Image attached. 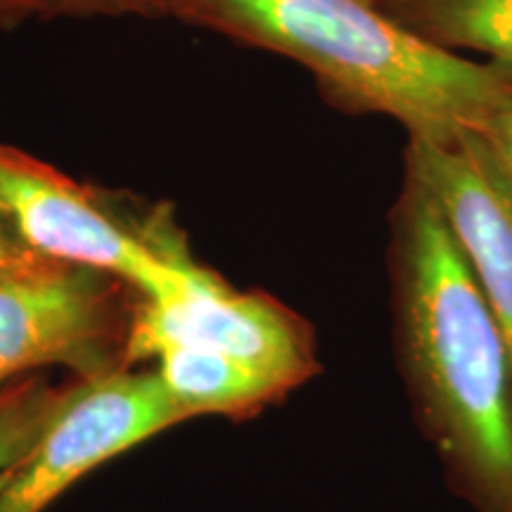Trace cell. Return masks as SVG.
Listing matches in <instances>:
<instances>
[{
    "instance_id": "6da1fadb",
    "label": "cell",
    "mask_w": 512,
    "mask_h": 512,
    "mask_svg": "<svg viewBox=\"0 0 512 512\" xmlns=\"http://www.w3.org/2000/svg\"><path fill=\"white\" fill-rule=\"evenodd\" d=\"M394 349L408 403L472 512H512V356L432 197L406 176L392 216Z\"/></svg>"
},
{
    "instance_id": "7a4b0ae2",
    "label": "cell",
    "mask_w": 512,
    "mask_h": 512,
    "mask_svg": "<svg viewBox=\"0 0 512 512\" xmlns=\"http://www.w3.org/2000/svg\"><path fill=\"white\" fill-rule=\"evenodd\" d=\"M197 15L302 62L339 105L387 114L411 138L477 131L512 93V74L456 55L373 0H207Z\"/></svg>"
},
{
    "instance_id": "3957f363",
    "label": "cell",
    "mask_w": 512,
    "mask_h": 512,
    "mask_svg": "<svg viewBox=\"0 0 512 512\" xmlns=\"http://www.w3.org/2000/svg\"><path fill=\"white\" fill-rule=\"evenodd\" d=\"M0 214L31 254L117 275L143 299L176 297L197 268L171 230L140 238L86 188L10 147H0Z\"/></svg>"
},
{
    "instance_id": "277c9868",
    "label": "cell",
    "mask_w": 512,
    "mask_h": 512,
    "mask_svg": "<svg viewBox=\"0 0 512 512\" xmlns=\"http://www.w3.org/2000/svg\"><path fill=\"white\" fill-rule=\"evenodd\" d=\"M164 349H192L252 366L287 389L320 373L313 332L268 294L240 292L197 264L181 292L143 299L128 323L124 368Z\"/></svg>"
},
{
    "instance_id": "5b68a950",
    "label": "cell",
    "mask_w": 512,
    "mask_h": 512,
    "mask_svg": "<svg viewBox=\"0 0 512 512\" xmlns=\"http://www.w3.org/2000/svg\"><path fill=\"white\" fill-rule=\"evenodd\" d=\"M183 420L157 373L117 370L79 382L27 456L0 477V512H43L86 472Z\"/></svg>"
},
{
    "instance_id": "8992f818",
    "label": "cell",
    "mask_w": 512,
    "mask_h": 512,
    "mask_svg": "<svg viewBox=\"0 0 512 512\" xmlns=\"http://www.w3.org/2000/svg\"><path fill=\"white\" fill-rule=\"evenodd\" d=\"M105 273L27 254L0 273V368L5 377L67 366L81 380L124 368Z\"/></svg>"
},
{
    "instance_id": "52a82bcc",
    "label": "cell",
    "mask_w": 512,
    "mask_h": 512,
    "mask_svg": "<svg viewBox=\"0 0 512 512\" xmlns=\"http://www.w3.org/2000/svg\"><path fill=\"white\" fill-rule=\"evenodd\" d=\"M408 176L432 197L512 356V181L477 131L411 138Z\"/></svg>"
},
{
    "instance_id": "ba28073f",
    "label": "cell",
    "mask_w": 512,
    "mask_h": 512,
    "mask_svg": "<svg viewBox=\"0 0 512 512\" xmlns=\"http://www.w3.org/2000/svg\"><path fill=\"white\" fill-rule=\"evenodd\" d=\"M155 358L159 380L188 420L247 418L290 394L283 382L233 358L192 349H164Z\"/></svg>"
},
{
    "instance_id": "9c48e42d",
    "label": "cell",
    "mask_w": 512,
    "mask_h": 512,
    "mask_svg": "<svg viewBox=\"0 0 512 512\" xmlns=\"http://www.w3.org/2000/svg\"><path fill=\"white\" fill-rule=\"evenodd\" d=\"M387 15L446 50H475L512 74V0H387Z\"/></svg>"
},
{
    "instance_id": "30bf717a",
    "label": "cell",
    "mask_w": 512,
    "mask_h": 512,
    "mask_svg": "<svg viewBox=\"0 0 512 512\" xmlns=\"http://www.w3.org/2000/svg\"><path fill=\"white\" fill-rule=\"evenodd\" d=\"M69 389L24 382L0 392V477L27 456L38 437L46 432L50 420L67 401Z\"/></svg>"
},
{
    "instance_id": "8fae6325",
    "label": "cell",
    "mask_w": 512,
    "mask_h": 512,
    "mask_svg": "<svg viewBox=\"0 0 512 512\" xmlns=\"http://www.w3.org/2000/svg\"><path fill=\"white\" fill-rule=\"evenodd\" d=\"M477 133L486 140L489 150L494 152L498 164L512 181V93L486 117Z\"/></svg>"
},
{
    "instance_id": "7c38bea8",
    "label": "cell",
    "mask_w": 512,
    "mask_h": 512,
    "mask_svg": "<svg viewBox=\"0 0 512 512\" xmlns=\"http://www.w3.org/2000/svg\"><path fill=\"white\" fill-rule=\"evenodd\" d=\"M0 219H3V214H0ZM29 254V249L24 247H12L8 240H5V235L0 233V273L8 271L10 266H15L19 259H24V256Z\"/></svg>"
},
{
    "instance_id": "4fadbf2b",
    "label": "cell",
    "mask_w": 512,
    "mask_h": 512,
    "mask_svg": "<svg viewBox=\"0 0 512 512\" xmlns=\"http://www.w3.org/2000/svg\"><path fill=\"white\" fill-rule=\"evenodd\" d=\"M174 3L183 5V8H188V10H192L197 15V12H200L204 5H207V0H174Z\"/></svg>"
},
{
    "instance_id": "5bb4252c",
    "label": "cell",
    "mask_w": 512,
    "mask_h": 512,
    "mask_svg": "<svg viewBox=\"0 0 512 512\" xmlns=\"http://www.w3.org/2000/svg\"><path fill=\"white\" fill-rule=\"evenodd\" d=\"M5 382H8V377H5L3 368H0V392H3V389H5Z\"/></svg>"
},
{
    "instance_id": "9a60e30c",
    "label": "cell",
    "mask_w": 512,
    "mask_h": 512,
    "mask_svg": "<svg viewBox=\"0 0 512 512\" xmlns=\"http://www.w3.org/2000/svg\"><path fill=\"white\" fill-rule=\"evenodd\" d=\"M0 3H5V0H0ZM10 3H19V0H10Z\"/></svg>"
}]
</instances>
